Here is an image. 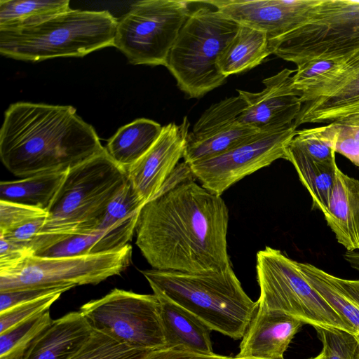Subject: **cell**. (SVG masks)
Masks as SVG:
<instances>
[{"mask_svg": "<svg viewBox=\"0 0 359 359\" xmlns=\"http://www.w3.org/2000/svg\"><path fill=\"white\" fill-rule=\"evenodd\" d=\"M151 350L135 348L93 331L86 343L69 359H142Z\"/></svg>", "mask_w": 359, "mask_h": 359, "instance_id": "obj_30", "label": "cell"}, {"mask_svg": "<svg viewBox=\"0 0 359 359\" xmlns=\"http://www.w3.org/2000/svg\"><path fill=\"white\" fill-rule=\"evenodd\" d=\"M229 357L213 354H201L189 350L176 348H161L150 351L142 359H228Z\"/></svg>", "mask_w": 359, "mask_h": 359, "instance_id": "obj_40", "label": "cell"}, {"mask_svg": "<svg viewBox=\"0 0 359 359\" xmlns=\"http://www.w3.org/2000/svg\"><path fill=\"white\" fill-rule=\"evenodd\" d=\"M357 340H358V348H357V351H356V355H355V359H359V337L357 336Z\"/></svg>", "mask_w": 359, "mask_h": 359, "instance_id": "obj_45", "label": "cell"}, {"mask_svg": "<svg viewBox=\"0 0 359 359\" xmlns=\"http://www.w3.org/2000/svg\"><path fill=\"white\" fill-rule=\"evenodd\" d=\"M343 257L349 265L356 271H359V252H348L346 251Z\"/></svg>", "mask_w": 359, "mask_h": 359, "instance_id": "obj_42", "label": "cell"}, {"mask_svg": "<svg viewBox=\"0 0 359 359\" xmlns=\"http://www.w3.org/2000/svg\"><path fill=\"white\" fill-rule=\"evenodd\" d=\"M194 178L189 164L179 163L139 212L136 245L154 269L203 273L231 265L228 208Z\"/></svg>", "mask_w": 359, "mask_h": 359, "instance_id": "obj_1", "label": "cell"}, {"mask_svg": "<svg viewBox=\"0 0 359 359\" xmlns=\"http://www.w3.org/2000/svg\"><path fill=\"white\" fill-rule=\"evenodd\" d=\"M47 215L48 212L42 209L0 201V233L12 230L36 218Z\"/></svg>", "mask_w": 359, "mask_h": 359, "instance_id": "obj_35", "label": "cell"}, {"mask_svg": "<svg viewBox=\"0 0 359 359\" xmlns=\"http://www.w3.org/2000/svg\"><path fill=\"white\" fill-rule=\"evenodd\" d=\"M302 103L296 119L304 123H346L359 117V49L299 92Z\"/></svg>", "mask_w": 359, "mask_h": 359, "instance_id": "obj_13", "label": "cell"}, {"mask_svg": "<svg viewBox=\"0 0 359 359\" xmlns=\"http://www.w3.org/2000/svg\"><path fill=\"white\" fill-rule=\"evenodd\" d=\"M73 287L30 288L0 292V313L18 304L55 292H65Z\"/></svg>", "mask_w": 359, "mask_h": 359, "instance_id": "obj_38", "label": "cell"}, {"mask_svg": "<svg viewBox=\"0 0 359 359\" xmlns=\"http://www.w3.org/2000/svg\"><path fill=\"white\" fill-rule=\"evenodd\" d=\"M104 150L72 106L18 102L4 112L0 158L16 176L66 172Z\"/></svg>", "mask_w": 359, "mask_h": 359, "instance_id": "obj_2", "label": "cell"}, {"mask_svg": "<svg viewBox=\"0 0 359 359\" xmlns=\"http://www.w3.org/2000/svg\"><path fill=\"white\" fill-rule=\"evenodd\" d=\"M144 205L128 180L109 204L97 230L109 229L138 215Z\"/></svg>", "mask_w": 359, "mask_h": 359, "instance_id": "obj_32", "label": "cell"}, {"mask_svg": "<svg viewBox=\"0 0 359 359\" xmlns=\"http://www.w3.org/2000/svg\"><path fill=\"white\" fill-rule=\"evenodd\" d=\"M93 332L80 311L70 312L53 320L35 339L23 359H69Z\"/></svg>", "mask_w": 359, "mask_h": 359, "instance_id": "obj_20", "label": "cell"}, {"mask_svg": "<svg viewBox=\"0 0 359 359\" xmlns=\"http://www.w3.org/2000/svg\"><path fill=\"white\" fill-rule=\"evenodd\" d=\"M160 316L166 348L213 354L209 328L191 313L160 294Z\"/></svg>", "mask_w": 359, "mask_h": 359, "instance_id": "obj_22", "label": "cell"}, {"mask_svg": "<svg viewBox=\"0 0 359 359\" xmlns=\"http://www.w3.org/2000/svg\"><path fill=\"white\" fill-rule=\"evenodd\" d=\"M285 159L294 167L299 179L312 199V210L324 215L329 205L338 168L336 161L321 162L313 158L292 139L285 149Z\"/></svg>", "mask_w": 359, "mask_h": 359, "instance_id": "obj_24", "label": "cell"}, {"mask_svg": "<svg viewBox=\"0 0 359 359\" xmlns=\"http://www.w3.org/2000/svg\"><path fill=\"white\" fill-rule=\"evenodd\" d=\"M132 246L102 254L65 257L29 255L0 267V292L96 285L118 275L130 264Z\"/></svg>", "mask_w": 359, "mask_h": 359, "instance_id": "obj_10", "label": "cell"}, {"mask_svg": "<svg viewBox=\"0 0 359 359\" xmlns=\"http://www.w3.org/2000/svg\"><path fill=\"white\" fill-rule=\"evenodd\" d=\"M52 321L48 311L0 333V359H23L35 339Z\"/></svg>", "mask_w": 359, "mask_h": 359, "instance_id": "obj_29", "label": "cell"}, {"mask_svg": "<svg viewBox=\"0 0 359 359\" xmlns=\"http://www.w3.org/2000/svg\"><path fill=\"white\" fill-rule=\"evenodd\" d=\"M118 20L107 11L71 9L39 24L0 30V53L30 62L83 57L114 46Z\"/></svg>", "mask_w": 359, "mask_h": 359, "instance_id": "obj_5", "label": "cell"}, {"mask_svg": "<svg viewBox=\"0 0 359 359\" xmlns=\"http://www.w3.org/2000/svg\"><path fill=\"white\" fill-rule=\"evenodd\" d=\"M71 9L69 0H1L0 30L32 26Z\"/></svg>", "mask_w": 359, "mask_h": 359, "instance_id": "obj_28", "label": "cell"}, {"mask_svg": "<svg viewBox=\"0 0 359 359\" xmlns=\"http://www.w3.org/2000/svg\"><path fill=\"white\" fill-rule=\"evenodd\" d=\"M297 127L260 131L212 158L189 165L201 186L219 196L245 177L285 157Z\"/></svg>", "mask_w": 359, "mask_h": 359, "instance_id": "obj_12", "label": "cell"}, {"mask_svg": "<svg viewBox=\"0 0 359 359\" xmlns=\"http://www.w3.org/2000/svg\"><path fill=\"white\" fill-rule=\"evenodd\" d=\"M354 123V124H359V117L358 118H354V119H352L348 122H346V123Z\"/></svg>", "mask_w": 359, "mask_h": 359, "instance_id": "obj_43", "label": "cell"}, {"mask_svg": "<svg viewBox=\"0 0 359 359\" xmlns=\"http://www.w3.org/2000/svg\"><path fill=\"white\" fill-rule=\"evenodd\" d=\"M303 325L282 311L258 307L236 357L285 359V352Z\"/></svg>", "mask_w": 359, "mask_h": 359, "instance_id": "obj_18", "label": "cell"}, {"mask_svg": "<svg viewBox=\"0 0 359 359\" xmlns=\"http://www.w3.org/2000/svg\"><path fill=\"white\" fill-rule=\"evenodd\" d=\"M309 359H324L323 358V352L321 351L318 355H317L315 357H312V358H310Z\"/></svg>", "mask_w": 359, "mask_h": 359, "instance_id": "obj_44", "label": "cell"}, {"mask_svg": "<svg viewBox=\"0 0 359 359\" xmlns=\"http://www.w3.org/2000/svg\"><path fill=\"white\" fill-rule=\"evenodd\" d=\"M323 344L324 359H355L357 336L332 328H316Z\"/></svg>", "mask_w": 359, "mask_h": 359, "instance_id": "obj_34", "label": "cell"}, {"mask_svg": "<svg viewBox=\"0 0 359 359\" xmlns=\"http://www.w3.org/2000/svg\"><path fill=\"white\" fill-rule=\"evenodd\" d=\"M228 359H257V358H238V357H235V358H229Z\"/></svg>", "mask_w": 359, "mask_h": 359, "instance_id": "obj_46", "label": "cell"}, {"mask_svg": "<svg viewBox=\"0 0 359 359\" xmlns=\"http://www.w3.org/2000/svg\"><path fill=\"white\" fill-rule=\"evenodd\" d=\"M67 172H43L18 180L1 181L0 201L19 203L48 211Z\"/></svg>", "mask_w": 359, "mask_h": 359, "instance_id": "obj_27", "label": "cell"}, {"mask_svg": "<svg viewBox=\"0 0 359 359\" xmlns=\"http://www.w3.org/2000/svg\"><path fill=\"white\" fill-rule=\"evenodd\" d=\"M313 130L336 153L359 167V124L331 123Z\"/></svg>", "mask_w": 359, "mask_h": 359, "instance_id": "obj_31", "label": "cell"}, {"mask_svg": "<svg viewBox=\"0 0 359 359\" xmlns=\"http://www.w3.org/2000/svg\"><path fill=\"white\" fill-rule=\"evenodd\" d=\"M46 217L36 218L12 230L0 233V236L25 246L32 251V245L43 227Z\"/></svg>", "mask_w": 359, "mask_h": 359, "instance_id": "obj_39", "label": "cell"}, {"mask_svg": "<svg viewBox=\"0 0 359 359\" xmlns=\"http://www.w3.org/2000/svg\"><path fill=\"white\" fill-rule=\"evenodd\" d=\"M292 140L313 158L321 162L336 161V151L315 133L313 128L297 130Z\"/></svg>", "mask_w": 359, "mask_h": 359, "instance_id": "obj_36", "label": "cell"}, {"mask_svg": "<svg viewBox=\"0 0 359 359\" xmlns=\"http://www.w3.org/2000/svg\"><path fill=\"white\" fill-rule=\"evenodd\" d=\"M79 311L93 331L121 344L151 351L165 347L160 302L154 294L115 288L86 303Z\"/></svg>", "mask_w": 359, "mask_h": 359, "instance_id": "obj_11", "label": "cell"}, {"mask_svg": "<svg viewBox=\"0 0 359 359\" xmlns=\"http://www.w3.org/2000/svg\"><path fill=\"white\" fill-rule=\"evenodd\" d=\"M62 293L59 292L46 295L0 313V333L49 311Z\"/></svg>", "mask_w": 359, "mask_h": 359, "instance_id": "obj_33", "label": "cell"}, {"mask_svg": "<svg viewBox=\"0 0 359 359\" xmlns=\"http://www.w3.org/2000/svg\"><path fill=\"white\" fill-rule=\"evenodd\" d=\"M338 65L339 60L315 59L297 65L292 76V88L297 92L300 91Z\"/></svg>", "mask_w": 359, "mask_h": 359, "instance_id": "obj_37", "label": "cell"}, {"mask_svg": "<svg viewBox=\"0 0 359 359\" xmlns=\"http://www.w3.org/2000/svg\"><path fill=\"white\" fill-rule=\"evenodd\" d=\"M29 255H33L29 248L0 236V267L13 264Z\"/></svg>", "mask_w": 359, "mask_h": 359, "instance_id": "obj_41", "label": "cell"}, {"mask_svg": "<svg viewBox=\"0 0 359 359\" xmlns=\"http://www.w3.org/2000/svg\"><path fill=\"white\" fill-rule=\"evenodd\" d=\"M240 25L259 30L269 39L279 38L300 26L318 0H208Z\"/></svg>", "mask_w": 359, "mask_h": 359, "instance_id": "obj_17", "label": "cell"}, {"mask_svg": "<svg viewBox=\"0 0 359 359\" xmlns=\"http://www.w3.org/2000/svg\"><path fill=\"white\" fill-rule=\"evenodd\" d=\"M138 215L107 229L65 237L33 255L42 257H65L119 250L129 244L135 233Z\"/></svg>", "mask_w": 359, "mask_h": 359, "instance_id": "obj_21", "label": "cell"}, {"mask_svg": "<svg viewBox=\"0 0 359 359\" xmlns=\"http://www.w3.org/2000/svg\"><path fill=\"white\" fill-rule=\"evenodd\" d=\"M127 182L126 170L105 149L67 170L32 245V254L65 237L97 230L109 204Z\"/></svg>", "mask_w": 359, "mask_h": 359, "instance_id": "obj_4", "label": "cell"}, {"mask_svg": "<svg viewBox=\"0 0 359 359\" xmlns=\"http://www.w3.org/2000/svg\"><path fill=\"white\" fill-rule=\"evenodd\" d=\"M193 1L143 0L118 20L114 47L133 65H163Z\"/></svg>", "mask_w": 359, "mask_h": 359, "instance_id": "obj_9", "label": "cell"}, {"mask_svg": "<svg viewBox=\"0 0 359 359\" xmlns=\"http://www.w3.org/2000/svg\"><path fill=\"white\" fill-rule=\"evenodd\" d=\"M259 308L282 311L316 328H332L357 336L309 284L298 262L279 250L266 246L257 253Z\"/></svg>", "mask_w": 359, "mask_h": 359, "instance_id": "obj_7", "label": "cell"}, {"mask_svg": "<svg viewBox=\"0 0 359 359\" xmlns=\"http://www.w3.org/2000/svg\"><path fill=\"white\" fill-rule=\"evenodd\" d=\"M189 122L170 123L151 149L127 170L128 180L144 204L156 197L172 175L185 151Z\"/></svg>", "mask_w": 359, "mask_h": 359, "instance_id": "obj_16", "label": "cell"}, {"mask_svg": "<svg viewBox=\"0 0 359 359\" xmlns=\"http://www.w3.org/2000/svg\"><path fill=\"white\" fill-rule=\"evenodd\" d=\"M245 106L238 95L208 108L188 134L184 161L191 165L212 158L260 132L238 121Z\"/></svg>", "mask_w": 359, "mask_h": 359, "instance_id": "obj_14", "label": "cell"}, {"mask_svg": "<svg viewBox=\"0 0 359 359\" xmlns=\"http://www.w3.org/2000/svg\"><path fill=\"white\" fill-rule=\"evenodd\" d=\"M272 54L296 65L340 60L359 49V1L318 0L300 26L269 40Z\"/></svg>", "mask_w": 359, "mask_h": 359, "instance_id": "obj_8", "label": "cell"}, {"mask_svg": "<svg viewBox=\"0 0 359 359\" xmlns=\"http://www.w3.org/2000/svg\"><path fill=\"white\" fill-rule=\"evenodd\" d=\"M192 8L170 50L165 67L189 98H199L226 77L218 66L240 24L204 1Z\"/></svg>", "mask_w": 359, "mask_h": 359, "instance_id": "obj_6", "label": "cell"}, {"mask_svg": "<svg viewBox=\"0 0 359 359\" xmlns=\"http://www.w3.org/2000/svg\"><path fill=\"white\" fill-rule=\"evenodd\" d=\"M154 294L185 309L210 330L242 339L259 307L245 293L231 265L203 273L147 269L141 271Z\"/></svg>", "mask_w": 359, "mask_h": 359, "instance_id": "obj_3", "label": "cell"}, {"mask_svg": "<svg viewBox=\"0 0 359 359\" xmlns=\"http://www.w3.org/2000/svg\"><path fill=\"white\" fill-rule=\"evenodd\" d=\"M298 266L309 284L359 337V279L339 278L307 262H298Z\"/></svg>", "mask_w": 359, "mask_h": 359, "instance_id": "obj_23", "label": "cell"}, {"mask_svg": "<svg viewBox=\"0 0 359 359\" xmlns=\"http://www.w3.org/2000/svg\"><path fill=\"white\" fill-rule=\"evenodd\" d=\"M324 217L336 240L346 251L359 250V180L339 168Z\"/></svg>", "mask_w": 359, "mask_h": 359, "instance_id": "obj_19", "label": "cell"}, {"mask_svg": "<svg viewBox=\"0 0 359 359\" xmlns=\"http://www.w3.org/2000/svg\"><path fill=\"white\" fill-rule=\"evenodd\" d=\"M295 72L285 68L264 79V88L259 93L237 90L246 104L238 121L259 131L295 126L302 106L299 93L292 86Z\"/></svg>", "mask_w": 359, "mask_h": 359, "instance_id": "obj_15", "label": "cell"}, {"mask_svg": "<svg viewBox=\"0 0 359 359\" xmlns=\"http://www.w3.org/2000/svg\"><path fill=\"white\" fill-rule=\"evenodd\" d=\"M162 128L153 120L136 119L121 127L104 149L111 159L126 170L151 149Z\"/></svg>", "mask_w": 359, "mask_h": 359, "instance_id": "obj_25", "label": "cell"}, {"mask_svg": "<svg viewBox=\"0 0 359 359\" xmlns=\"http://www.w3.org/2000/svg\"><path fill=\"white\" fill-rule=\"evenodd\" d=\"M272 54L266 34L254 28L240 25L218 60L222 73L227 78L251 69Z\"/></svg>", "mask_w": 359, "mask_h": 359, "instance_id": "obj_26", "label": "cell"}]
</instances>
